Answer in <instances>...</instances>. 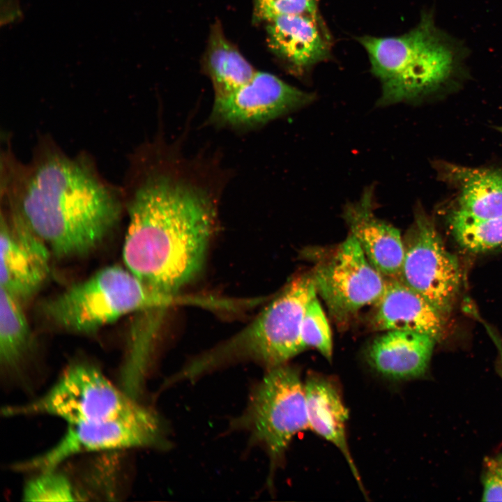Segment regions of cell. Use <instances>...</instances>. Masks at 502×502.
I'll use <instances>...</instances> for the list:
<instances>
[{"mask_svg":"<svg viewBox=\"0 0 502 502\" xmlns=\"http://www.w3.org/2000/svg\"><path fill=\"white\" fill-rule=\"evenodd\" d=\"M220 168L155 140L132 161L123 258L146 287L177 296L201 271L218 223Z\"/></svg>","mask_w":502,"mask_h":502,"instance_id":"obj_1","label":"cell"},{"mask_svg":"<svg viewBox=\"0 0 502 502\" xmlns=\"http://www.w3.org/2000/svg\"><path fill=\"white\" fill-rule=\"evenodd\" d=\"M5 160V199L55 257L89 254L117 224L121 195L83 160L44 144L27 165Z\"/></svg>","mask_w":502,"mask_h":502,"instance_id":"obj_2","label":"cell"},{"mask_svg":"<svg viewBox=\"0 0 502 502\" xmlns=\"http://www.w3.org/2000/svg\"><path fill=\"white\" fill-rule=\"evenodd\" d=\"M358 40L381 85L379 106L436 91L459 74L466 57L464 47L439 29L429 12L423 13L418 24L402 35L365 36Z\"/></svg>","mask_w":502,"mask_h":502,"instance_id":"obj_3","label":"cell"},{"mask_svg":"<svg viewBox=\"0 0 502 502\" xmlns=\"http://www.w3.org/2000/svg\"><path fill=\"white\" fill-rule=\"evenodd\" d=\"M192 303L193 298L155 293L128 269L111 266L45 301L42 311L60 329L91 335L130 313Z\"/></svg>","mask_w":502,"mask_h":502,"instance_id":"obj_4","label":"cell"},{"mask_svg":"<svg viewBox=\"0 0 502 502\" xmlns=\"http://www.w3.org/2000/svg\"><path fill=\"white\" fill-rule=\"evenodd\" d=\"M5 416L49 415L69 424L147 418L155 413L114 385L94 365L69 366L45 394L21 405L6 406Z\"/></svg>","mask_w":502,"mask_h":502,"instance_id":"obj_5","label":"cell"},{"mask_svg":"<svg viewBox=\"0 0 502 502\" xmlns=\"http://www.w3.org/2000/svg\"><path fill=\"white\" fill-rule=\"evenodd\" d=\"M317 292L310 273L292 279L244 329L218 347L225 363L250 360L268 370L284 364L305 349L301 338L303 315Z\"/></svg>","mask_w":502,"mask_h":502,"instance_id":"obj_6","label":"cell"},{"mask_svg":"<svg viewBox=\"0 0 502 502\" xmlns=\"http://www.w3.org/2000/svg\"><path fill=\"white\" fill-rule=\"evenodd\" d=\"M261 445L270 460V475L283 460L294 436L309 429L304 383L298 369L284 364L268 370L251 393L243 413L231 423Z\"/></svg>","mask_w":502,"mask_h":502,"instance_id":"obj_7","label":"cell"},{"mask_svg":"<svg viewBox=\"0 0 502 502\" xmlns=\"http://www.w3.org/2000/svg\"><path fill=\"white\" fill-rule=\"evenodd\" d=\"M315 257L311 273L315 289L337 322L345 324L381 298L386 279L351 234L335 248L318 251Z\"/></svg>","mask_w":502,"mask_h":502,"instance_id":"obj_8","label":"cell"},{"mask_svg":"<svg viewBox=\"0 0 502 502\" xmlns=\"http://www.w3.org/2000/svg\"><path fill=\"white\" fill-rule=\"evenodd\" d=\"M400 279L448 317L461 286L459 263L446 248L434 222L420 208L403 238Z\"/></svg>","mask_w":502,"mask_h":502,"instance_id":"obj_9","label":"cell"},{"mask_svg":"<svg viewBox=\"0 0 502 502\" xmlns=\"http://www.w3.org/2000/svg\"><path fill=\"white\" fill-rule=\"evenodd\" d=\"M164 435L163 425L155 413L144 418L69 424L64 435L53 447L15 464L13 469L38 473L57 469L64 461L81 453L162 448L166 446Z\"/></svg>","mask_w":502,"mask_h":502,"instance_id":"obj_10","label":"cell"},{"mask_svg":"<svg viewBox=\"0 0 502 502\" xmlns=\"http://www.w3.org/2000/svg\"><path fill=\"white\" fill-rule=\"evenodd\" d=\"M314 98L271 73L257 71L234 92L214 98L208 122L220 128L251 130L302 108Z\"/></svg>","mask_w":502,"mask_h":502,"instance_id":"obj_11","label":"cell"},{"mask_svg":"<svg viewBox=\"0 0 502 502\" xmlns=\"http://www.w3.org/2000/svg\"><path fill=\"white\" fill-rule=\"evenodd\" d=\"M0 227V284L22 303L44 284L50 271L51 252L19 211L7 200Z\"/></svg>","mask_w":502,"mask_h":502,"instance_id":"obj_12","label":"cell"},{"mask_svg":"<svg viewBox=\"0 0 502 502\" xmlns=\"http://www.w3.org/2000/svg\"><path fill=\"white\" fill-rule=\"evenodd\" d=\"M344 218L350 234L371 264L387 279H400L404 248L400 231L374 213V189H365L360 199L347 205Z\"/></svg>","mask_w":502,"mask_h":502,"instance_id":"obj_13","label":"cell"},{"mask_svg":"<svg viewBox=\"0 0 502 502\" xmlns=\"http://www.w3.org/2000/svg\"><path fill=\"white\" fill-rule=\"evenodd\" d=\"M267 43L273 53L296 75L328 58L330 39L318 14H298L267 22Z\"/></svg>","mask_w":502,"mask_h":502,"instance_id":"obj_14","label":"cell"},{"mask_svg":"<svg viewBox=\"0 0 502 502\" xmlns=\"http://www.w3.org/2000/svg\"><path fill=\"white\" fill-rule=\"evenodd\" d=\"M386 279L383 294L374 305V329L417 332L439 340L444 335L447 317L400 280Z\"/></svg>","mask_w":502,"mask_h":502,"instance_id":"obj_15","label":"cell"},{"mask_svg":"<svg viewBox=\"0 0 502 502\" xmlns=\"http://www.w3.org/2000/svg\"><path fill=\"white\" fill-rule=\"evenodd\" d=\"M437 340L431 335L407 330H388L368 346L370 367L394 381L419 378L427 372Z\"/></svg>","mask_w":502,"mask_h":502,"instance_id":"obj_16","label":"cell"},{"mask_svg":"<svg viewBox=\"0 0 502 502\" xmlns=\"http://www.w3.org/2000/svg\"><path fill=\"white\" fill-rule=\"evenodd\" d=\"M309 429L332 443L343 455L360 489L359 473L347 443L348 411L335 379L321 374H308L304 382Z\"/></svg>","mask_w":502,"mask_h":502,"instance_id":"obj_17","label":"cell"},{"mask_svg":"<svg viewBox=\"0 0 502 502\" xmlns=\"http://www.w3.org/2000/svg\"><path fill=\"white\" fill-rule=\"evenodd\" d=\"M442 173L458 189L457 209L478 218L502 217V171L446 164Z\"/></svg>","mask_w":502,"mask_h":502,"instance_id":"obj_18","label":"cell"},{"mask_svg":"<svg viewBox=\"0 0 502 502\" xmlns=\"http://www.w3.org/2000/svg\"><path fill=\"white\" fill-rule=\"evenodd\" d=\"M204 68L212 82L214 98L234 92L248 82L257 72L227 39L219 24L213 26L210 34Z\"/></svg>","mask_w":502,"mask_h":502,"instance_id":"obj_19","label":"cell"},{"mask_svg":"<svg viewBox=\"0 0 502 502\" xmlns=\"http://www.w3.org/2000/svg\"><path fill=\"white\" fill-rule=\"evenodd\" d=\"M22 303L1 288L0 363L5 371L17 370L32 344Z\"/></svg>","mask_w":502,"mask_h":502,"instance_id":"obj_20","label":"cell"},{"mask_svg":"<svg viewBox=\"0 0 502 502\" xmlns=\"http://www.w3.org/2000/svg\"><path fill=\"white\" fill-rule=\"evenodd\" d=\"M448 222L457 242L469 251L485 252L502 245V217L478 218L456 208Z\"/></svg>","mask_w":502,"mask_h":502,"instance_id":"obj_21","label":"cell"},{"mask_svg":"<svg viewBox=\"0 0 502 502\" xmlns=\"http://www.w3.org/2000/svg\"><path fill=\"white\" fill-rule=\"evenodd\" d=\"M57 469L38 472L25 484L22 500L26 501H75L77 492L70 480Z\"/></svg>","mask_w":502,"mask_h":502,"instance_id":"obj_22","label":"cell"},{"mask_svg":"<svg viewBox=\"0 0 502 502\" xmlns=\"http://www.w3.org/2000/svg\"><path fill=\"white\" fill-rule=\"evenodd\" d=\"M301 338L305 349H317L325 358L331 361L333 340L326 314L316 292L306 306L302 321Z\"/></svg>","mask_w":502,"mask_h":502,"instance_id":"obj_23","label":"cell"},{"mask_svg":"<svg viewBox=\"0 0 502 502\" xmlns=\"http://www.w3.org/2000/svg\"><path fill=\"white\" fill-rule=\"evenodd\" d=\"M316 13L315 0H253V18L258 22L285 15Z\"/></svg>","mask_w":502,"mask_h":502,"instance_id":"obj_24","label":"cell"},{"mask_svg":"<svg viewBox=\"0 0 502 502\" xmlns=\"http://www.w3.org/2000/svg\"><path fill=\"white\" fill-rule=\"evenodd\" d=\"M484 501H502V453L487 458L482 474Z\"/></svg>","mask_w":502,"mask_h":502,"instance_id":"obj_25","label":"cell"},{"mask_svg":"<svg viewBox=\"0 0 502 502\" xmlns=\"http://www.w3.org/2000/svg\"><path fill=\"white\" fill-rule=\"evenodd\" d=\"M24 15L19 0H1V25L20 22Z\"/></svg>","mask_w":502,"mask_h":502,"instance_id":"obj_26","label":"cell"},{"mask_svg":"<svg viewBox=\"0 0 502 502\" xmlns=\"http://www.w3.org/2000/svg\"><path fill=\"white\" fill-rule=\"evenodd\" d=\"M499 351V362L497 365V371L498 374L500 375V376L502 379V347H498Z\"/></svg>","mask_w":502,"mask_h":502,"instance_id":"obj_27","label":"cell"},{"mask_svg":"<svg viewBox=\"0 0 502 502\" xmlns=\"http://www.w3.org/2000/svg\"><path fill=\"white\" fill-rule=\"evenodd\" d=\"M498 129L502 132V127L498 128Z\"/></svg>","mask_w":502,"mask_h":502,"instance_id":"obj_28","label":"cell"}]
</instances>
